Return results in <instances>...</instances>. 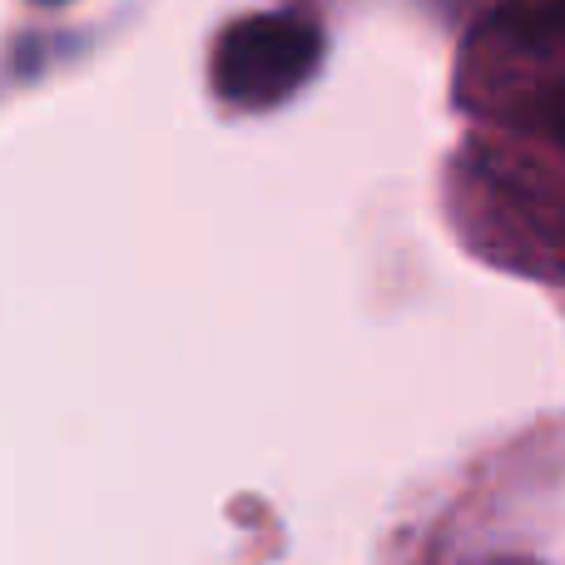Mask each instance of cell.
<instances>
[{"instance_id":"obj_2","label":"cell","mask_w":565,"mask_h":565,"mask_svg":"<svg viewBox=\"0 0 565 565\" xmlns=\"http://www.w3.org/2000/svg\"><path fill=\"white\" fill-rule=\"evenodd\" d=\"M541 125H546L556 139H565V89L546 95V105H541Z\"/></svg>"},{"instance_id":"obj_1","label":"cell","mask_w":565,"mask_h":565,"mask_svg":"<svg viewBox=\"0 0 565 565\" xmlns=\"http://www.w3.org/2000/svg\"><path fill=\"white\" fill-rule=\"evenodd\" d=\"M322 35L312 20L302 15H248L224 30L214 45V89L228 105L244 109H268L288 99L302 79L318 70Z\"/></svg>"},{"instance_id":"obj_3","label":"cell","mask_w":565,"mask_h":565,"mask_svg":"<svg viewBox=\"0 0 565 565\" xmlns=\"http://www.w3.org/2000/svg\"><path fill=\"white\" fill-rule=\"evenodd\" d=\"M551 10H556V20L565 25V0H551Z\"/></svg>"}]
</instances>
